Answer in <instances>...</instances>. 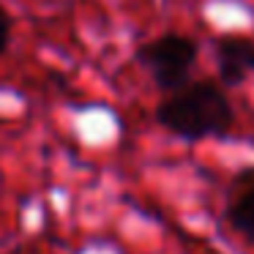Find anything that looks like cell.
<instances>
[{
	"mask_svg": "<svg viewBox=\"0 0 254 254\" xmlns=\"http://www.w3.org/2000/svg\"><path fill=\"white\" fill-rule=\"evenodd\" d=\"M159 123L183 139L224 137L232 128V104L224 90L210 79L189 82L186 88L167 93L156 107Z\"/></svg>",
	"mask_w": 254,
	"mask_h": 254,
	"instance_id": "obj_1",
	"label": "cell"
},
{
	"mask_svg": "<svg viewBox=\"0 0 254 254\" xmlns=\"http://www.w3.org/2000/svg\"><path fill=\"white\" fill-rule=\"evenodd\" d=\"M197 52H199V47L194 39L167 33V36H159V39L148 41L145 47H139L137 61L148 68L153 82L164 93H175V90L189 85L191 68L197 63Z\"/></svg>",
	"mask_w": 254,
	"mask_h": 254,
	"instance_id": "obj_2",
	"label": "cell"
},
{
	"mask_svg": "<svg viewBox=\"0 0 254 254\" xmlns=\"http://www.w3.org/2000/svg\"><path fill=\"white\" fill-rule=\"evenodd\" d=\"M216 63L224 85H241L249 74H254V41L227 36L216 44Z\"/></svg>",
	"mask_w": 254,
	"mask_h": 254,
	"instance_id": "obj_3",
	"label": "cell"
},
{
	"mask_svg": "<svg viewBox=\"0 0 254 254\" xmlns=\"http://www.w3.org/2000/svg\"><path fill=\"white\" fill-rule=\"evenodd\" d=\"M227 221L254 246V170H243L232 181L227 199Z\"/></svg>",
	"mask_w": 254,
	"mask_h": 254,
	"instance_id": "obj_4",
	"label": "cell"
},
{
	"mask_svg": "<svg viewBox=\"0 0 254 254\" xmlns=\"http://www.w3.org/2000/svg\"><path fill=\"white\" fill-rule=\"evenodd\" d=\"M8 36H11V17L6 14V8L0 6V52L6 50Z\"/></svg>",
	"mask_w": 254,
	"mask_h": 254,
	"instance_id": "obj_5",
	"label": "cell"
}]
</instances>
